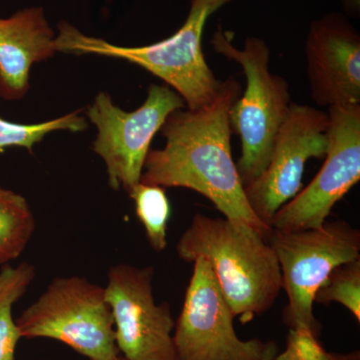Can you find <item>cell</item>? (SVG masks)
Segmentation results:
<instances>
[{"label":"cell","instance_id":"1","mask_svg":"<svg viewBox=\"0 0 360 360\" xmlns=\"http://www.w3.org/2000/svg\"><path fill=\"white\" fill-rule=\"evenodd\" d=\"M241 92L238 80L229 78L202 108L168 116L160 129L167 143L148 151L141 182L196 191L225 219L250 225L266 238L271 227L251 210L232 158L229 112Z\"/></svg>","mask_w":360,"mask_h":360},{"label":"cell","instance_id":"2","mask_svg":"<svg viewBox=\"0 0 360 360\" xmlns=\"http://www.w3.org/2000/svg\"><path fill=\"white\" fill-rule=\"evenodd\" d=\"M176 251L184 262L207 260L232 312L243 323L267 311L283 290L274 248L250 225L196 213Z\"/></svg>","mask_w":360,"mask_h":360},{"label":"cell","instance_id":"3","mask_svg":"<svg viewBox=\"0 0 360 360\" xmlns=\"http://www.w3.org/2000/svg\"><path fill=\"white\" fill-rule=\"evenodd\" d=\"M231 0H191L186 22L172 37L139 47L117 46L89 37L68 22L58 25L56 49L75 56H108L124 59L160 77L184 98L187 110L210 103L221 82L206 63L202 34L208 18Z\"/></svg>","mask_w":360,"mask_h":360},{"label":"cell","instance_id":"4","mask_svg":"<svg viewBox=\"0 0 360 360\" xmlns=\"http://www.w3.org/2000/svg\"><path fill=\"white\" fill-rule=\"evenodd\" d=\"M215 52L243 68L246 87L229 112L231 131L241 141L236 163L243 186L269 165L277 134L290 110L291 97L285 78L269 70L270 51L264 39L248 37L243 49L232 44V33L219 25L210 40Z\"/></svg>","mask_w":360,"mask_h":360},{"label":"cell","instance_id":"5","mask_svg":"<svg viewBox=\"0 0 360 360\" xmlns=\"http://www.w3.org/2000/svg\"><path fill=\"white\" fill-rule=\"evenodd\" d=\"M21 338L60 341L90 360L118 357L104 288L84 277H56L16 321Z\"/></svg>","mask_w":360,"mask_h":360},{"label":"cell","instance_id":"6","mask_svg":"<svg viewBox=\"0 0 360 360\" xmlns=\"http://www.w3.org/2000/svg\"><path fill=\"white\" fill-rule=\"evenodd\" d=\"M267 243L281 267L283 290L288 297L283 321L290 328H305L319 338L314 314L315 292L340 265L359 258L360 232L347 222H324L321 229L297 231L272 229Z\"/></svg>","mask_w":360,"mask_h":360},{"label":"cell","instance_id":"7","mask_svg":"<svg viewBox=\"0 0 360 360\" xmlns=\"http://www.w3.org/2000/svg\"><path fill=\"white\" fill-rule=\"evenodd\" d=\"M186 108L184 98L167 84H151L148 97L134 111L120 110L108 92H99L87 110L96 125L94 150L103 158L113 191L127 193L141 182L150 143L168 116Z\"/></svg>","mask_w":360,"mask_h":360},{"label":"cell","instance_id":"8","mask_svg":"<svg viewBox=\"0 0 360 360\" xmlns=\"http://www.w3.org/2000/svg\"><path fill=\"white\" fill-rule=\"evenodd\" d=\"M326 160L311 182L281 206L269 226L279 231L321 229L360 179V104L328 108Z\"/></svg>","mask_w":360,"mask_h":360},{"label":"cell","instance_id":"9","mask_svg":"<svg viewBox=\"0 0 360 360\" xmlns=\"http://www.w3.org/2000/svg\"><path fill=\"white\" fill-rule=\"evenodd\" d=\"M193 264V276L175 322L177 360H262L265 342L243 340L236 335V315L207 260L198 257Z\"/></svg>","mask_w":360,"mask_h":360},{"label":"cell","instance_id":"10","mask_svg":"<svg viewBox=\"0 0 360 360\" xmlns=\"http://www.w3.org/2000/svg\"><path fill=\"white\" fill-rule=\"evenodd\" d=\"M153 277V267L120 264L108 271L104 291L123 360H177L175 321L168 303H156Z\"/></svg>","mask_w":360,"mask_h":360},{"label":"cell","instance_id":"11","mask_svg":"<svg viewBox=\"0 0 360 360\" xmlns=\"http://www.w3.org/2000/svg\"><path fill=\"white\" fill-rule=\"evenodd\" d=\"M328 125V112L291 103L269 165L260 176L245 186L251 210L267 226L279 208L302 191L305 163L310 158L321 160L326 156Z\"/></svg>","mask_w":360,"mask_h":360},{"label":"cell","instance_id":"12","mask_svg":"<svg viewBox=\"0 0 360 360\" xmlns=\"http://www.w3.org/2000/svg\"><path fill=\"white\" fill-rule=\"evenodd\" d=\"M305 58L315 103L360 104V37L345 15L329 13L311 23Z\"/></svg>","mask_w":360,"mask_h":360},{"label":"cell","instance_id":"13","mask_svg":"<svg viewBox=\"0 0 360 360\" xmlns=\"http://www.w3.org/2000/svg\"><path fill=\"white\" fill-rule=\"evenodd\" d=\"M56 39L42 7L0 18V96L16 101L27 94L30 68L58 52Z\"/></svg>","mask_w":360,"mask_h":360},{"label":"cell","instance_id":"14","mask_svg":"<svg viewBox=\"0 0 360 360\" xmlns=\"http://www.w3.org/2000/svg\"><path fill=\"white\" fill-rule=\"evenodd\" d=\"M34 229V217L27 200L0 186V264L20 257Z\"/></svg>","mask_w":360,"mask_h":360},{"label":"cell","instance_id":"15","mask_svg":"<svg viewBox=\"0 0 360 360\" xmlns=\"http://www.w3.org/2000/svg\"><path fill=\"white\" fill-rule=\"evenodd\" d=\"M34 276V266L28 262L14 267L6 265L0 271V360H14L21 336L13 316V307Z\"/></svg>","mask_w":360,"mask_h":360},{"label":"cell","instance_id":"16","mask_svg":"<svg viewBox=\"0 0 360 360\" xmlns=\"http://www.w3.org/2000/svg\"><path fill=\"white\" fill-rule=\"evenodd\" d=\"M134 200L135 212L143 225L149 245L158 252L167 245V224L172 206L165 187L139 182L129 193Z\"/></svg>","mask_w":360,"mask_h":360},{"label":"cell","instance_id":"17","mask_svg":"<svg viewBox=\"0 0 360 360\" xmlns=\"http://www.w3.org/2000/svg\"><path fill=\"white\" fill-rule=\"evenodd\" d=\"M86 127V120L80 115V111H73L56 120L35 124H21L0 117V151L14 146L32 153L33 148L51 132L60 130L77 132Z\"/></svg>","mask_w":360,"mask_h":360},{"label":"cell","instance_id":"18","mask_svg":"<svg viewBox=\"0 0 360 360\" xmlns=\"http://www.w3.org/2000/svg\"><path fill=\"white\" fill-rule=\"evenodd\" d=\"M314 302L340 303L360 322V258L333 270L315 292Z\"/></svg>","mask_w":360,"mask_h":360},{"label":"cell","instance_id":"19","mask_svg":"<svg viewBox=\"0 0 360 360\" xmlns=\"http://www.w3.org/2000/svg\"><path fill=\"white\" fill-rule=\"evenodd\" d=\"M345 354L326 352L317 336L305 328H290L284 352H279L274 360H343Z\"/></svg>","mask_w":360,"mask_h":360},{"label":"cell","instance_id":"20","mask_svg":"<svg viewBox=\"0 0 360 360\" xmlns=\"http://www.w3.org/2000/svg\"><path fill=\"white\" fill-rule=\"evenodd\" d=\"M279 352V347L276 341L271 340L265 343L264 356L262 360H274Z\"/></svg>","mask_w":360,"mask_h":360},{"label":"cell","instance_id":"21","mask_svg":"<svg viewBox=\"0 0 360 360\" xmlns=\"http://www.w3.org/2000/svg\"><path fill=\"white\" fill-rule=\"evenodd\" d=\"M343 360H360L359 352H354V354H345Z\"/></svg>","mask_w":360,"mask_h":360},{"label":"cell","instance_id":"22","mask_svg":"<svg viewBox=\"0 0 360 360\" xmlns=\"http://www.w3.org/2000/svg\"><path fill=\"white\" fill-rule=\"evenodd\" d=\"M115 360H122V359H120V357H117V359H115Z\"/></svg>","mask_w":360,"mask_h":360}]
</instances>
